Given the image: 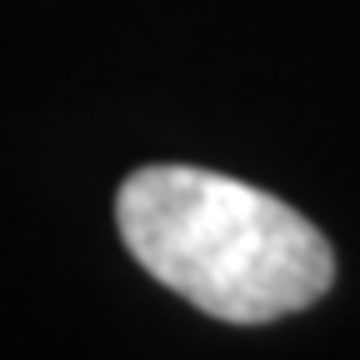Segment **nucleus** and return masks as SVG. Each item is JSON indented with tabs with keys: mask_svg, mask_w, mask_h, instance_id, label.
<instances>
[{
	"mask_svg": "<svg viewBox=\"0 0 360 360\" xmlns=\"http://www.w3.org/2000/svg\"><path fill=\"white\" fill-rule=\"evenodd\" d=\"M115 225L160 285L231 326L295 315L335 281L330 240L300 210L215 170H135L115 195Z\"/></svg>",
	"mask_w": 360,
	"mask_h": 360,
	"instance_id": "1",
	"label": "nucleus"
}]
</instances>
